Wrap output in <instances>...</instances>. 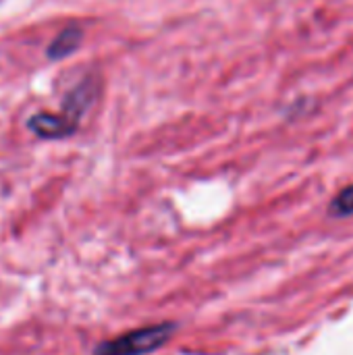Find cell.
I'll list each match as a JSON object with an SVG mask.
<instances>
[{"label": "cell", "mask_w": 353, "mask_h": 355, "mask_svg": "<svg viewBox=\"0 0 353 355\" xmlns=\"http://www.w3.org/2000/svg\"><path fill=\"white\" fill-rule=\"evenodd\" d=\"M83 42V29L79 25H67L56 33V37L48 44L46 56L48 60H62L77 52V48Z\"/></svg>", "instance_id": "obj_4"}, {"label": "cell", "mask_w": 353, "mask_h": 355, "mask_svg": "<svg viewBox=\"0 0 353 355\" xmlns=\"http://www.w3.org/2000/svg\"><path fill=\"white\" fill-rule=\"evenodd\" d=\"M98 94H100V81L94 75H87L85 79L79 81V85H75L71 92L64 94L60 110L64 114H69L71 119L81 123V116L92 108V104L96 102Z\"/></svg>", "instance_id": "obj_3"}, {"label": "cell", "mask_w": 353, "mask_h": 355, "mask_svg": "<svg viewBox=\"0 0 353 355\" xmlns=\"http://www.w3.org/2000/svg\"><path fill=\"white\" fill-rule=\"evenodd\" d=\"M173 322H160L154 327H144L137 331H129L125 335H119L114 339H108L100 343L94 355H146L158 352L164 347L171 337L175 335Z\"/></svg>", "instance_id": "obj_1"}, {"label": "cell", "mask_w": 353, "mask_h": 355, "mask_svg": "<svg viewBox=\"0 0 353 355\" xmlns=\"http://www.w3.org/2000/svg\"><path fill=\"white\" fill-rule=\"evenodd\" d=\"M329 214L337 216V218H345V216H353V183L343 187L331 202L329 206Z\"/></svg>", "instance_id": "obj_5"}, {"label": "cell", "mask_w": 353, "mask_h": 355, "mask_svg": "<svg viewBox=\"0 0 353 355\" xmlns=\"http://www.w3.org/2000/svg\"><path fill=\"white\" fill-rule=\"evenodd\" d=\"M27 129L40 139H67L77 133L79 121L60 112H35L27 119Z\"/></svg>", "instance_id": "obj_2"}]
</instances>
